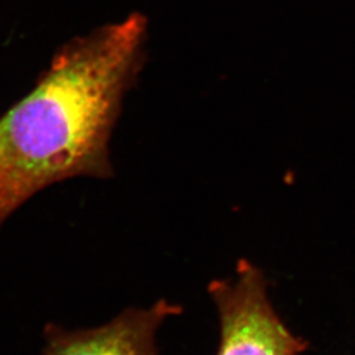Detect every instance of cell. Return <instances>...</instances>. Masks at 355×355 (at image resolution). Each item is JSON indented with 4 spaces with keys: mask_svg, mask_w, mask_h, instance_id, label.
Returning a JSON list of instances; mask_svg holds the SVG:
<instances>
[{
    "mask_svg": "<svg viewBox=\"0 0 355 355\" xmlns=\"http://www.w3.org/2000/svg\"><path fill=\"white\" fill-rule=\"evenodd\" d=\"M146 40L141 12L69 40L35 87L0 116V229L51 186L114 177L110 141L146 61Z\"/></svg>",
    "mask_w": 355,
    "mask_h": 355,
    "instance_id": "1",
    "label": "cell"
},
{
    "mask_svg": "<svg viewBox=\"0 0 355 355\" xmlns=\"http://www.w3.org/2000/svg\"><path fill=\"white\" fill-rule=\"evenodd\" d=\"M208 293L220 322L216 355H302L308 349L275 312L266 278L250 261L240 259L233 278L212 280Z\"/></svg>",
    "mask_w": 355,
    "mask_h": 355,
    "instance_id": "2",
    "label": "cell"
},
{
    "mask_svg": "<svg viewBox=\"0 0 355 355\" xmlns=\"http://www.w3.org/2000/svg\"><path fill=\"white\" fill-rule=\"evenodd\" d=\"M182 313V305L161 299L148 308H127L111 321L89 329H67L49 322L44 328L41 355H159L158 330Z\"/></svg>",
    "mask_w": 355,
    "mask_h": 355,
    "instance_id": "3",
    "label": "cell"
}]
</instances>
